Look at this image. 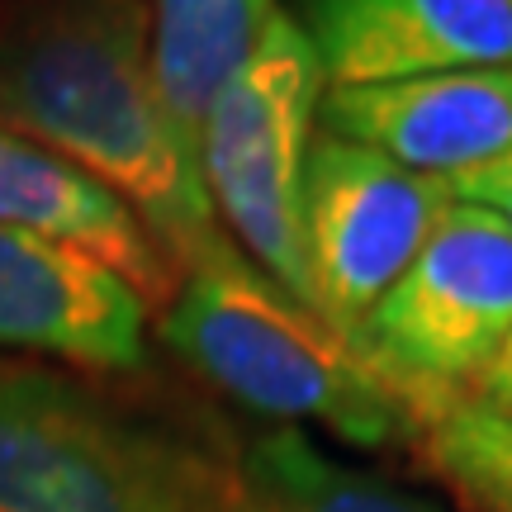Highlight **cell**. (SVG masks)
I'll use <instances>...</instances> for the list:
<instances>
[{
	"label": "cell",
	"instance_id": "1",
	"mask_svg": "<svg viewBox=\"0 0 512 512\" xmlns=\"http://www.w3.org/2000/svg\"><path fill=\"white\" fill-rule=\"evenodd\" d=\"M0 124L119 195L181 280L242 256L157 91L147 0H19L0 10Z\"/></svg>",
	"mask_w": 512,
	"mask_h": 512
},
{
	"label": "cell",
	"instance_id": "2",
	"mask_svg": "<svg viewBox=\"0 0 512 512\" xmlns=\"http://www.w3.org/2000/svg\"><path fill=\"white\" fill-rule=\"evenodd\" d=\"M162 342L219 394L280 427L318 422L366 451L403 441L389 375L247 256L185 275L162 309Z\"/></svg>",
	"mask_w": 512,
	"mask_h": 512
},
{
	"label": "cell",
	"instance_id": "3",
	"mask_svg": "<svg viewBox=\"0 0 512 512\" xmlns=\"http://www.w3.org/2000/svg\"><path fill=\"white\" fill-rule=\"evenodd\" d=\"M0 512H242V475L57 370L0 366Z\"/></svg>",
	"mask_w": 512,
	"mask_h": 512
},
{
	"label": "cell",
	"instance_id": "4",
	"mask_svg": "<svg viewBox=\"0 0 512 512\" xmlns=\"http://www.w3.org/2000/svg\"><path fill=\"white\" fill-rule=\"evenodd\" d=\"M328 72L299 15L271 19L200 128V176L223 233L285 294L313 309L304 266V166L318 138ZM318 313V309H313Z\"/></svg>",
	"mask_w": 512,
	"mask_h": 512
},
{
	"label": "cell",
	"instance_id": "5",
	"mask_svg": "<svg viewBox=\"0 0 512 512\" xmlns=\"http://www.w3.org/2000/svg\"><path fill=\"white\" fill-rule=\"evenodd\" d=\"M512 337V233L451 200L422 252L366 318L361 351L389 375L432 389H475Z\"/></svg>",
	"mask_w": 512,
	"mask_h": 512
},
{
	"label": "cell",
	"instance_id": "6",
	"mask_svg": "<svg viewBox=\"0 0 512 512\" xmlns=\"http://www.w3.org/2000/svg\"><path fill=\"white\" fill-rule=\"evenodd\" d=\"M451 204L446 181L318 128L304 166V266L313 309L361 347L375 313Z\"/></svg>",
	"mask_w": 512,
	"mask_h": 512
},
{
	"label": "cell",
	"instance_id": "7",
	"mask_svg": "<svg viewBox=\"0 0 512 512\" xmlns=\"http://www.w3.org/2000/svg\"><path fill=\"white\" fill-rule=\"evenodd\" d=\"M328 86L512 72V0H304Z\"/></svg>",
	"mask_w": 512,
	"mask_h": 512
},
{
	"label": "cell",
	"instance_id": "8",
	"mask_svg": "<svg viewBox=\"0 0 512 512\" xmlns=\"http://www.w3.org/2000/svg\"><path fill=\"white\" fill-rule=\"evenodd\" d=\"M147 304L91 256L0 228V347L76 370H138Z\"/></svg>",
	"mask_w": 512,
	"mask_h": 512
},
{
	"label": "cell",
	"instance_id": "9",
	"mask_svg": "<svg viewBox=\"0 0 512 512\" xmlns=\"http://www.w3.org/2000/svg\"><path fill=\"white\" fill-rule=\"evenodd\" d=\"M318 124L418 176L451 181L512 152V72L328 86Z\"/></svg>",
	"mask_w": 512,
	"mask_h": 512
},
{
	"label": "cell",
	"instance_id": "10",
	"mask_svg": "<svg viewBox=\"0 0 512 512\" xmlns=\"http://www.w3.org/2000/svg\"><path fill=\"white\" fill-rule=\"evenodd\" d=\"M0 228L91 256L143 299L147 313H162L181 290V271L119 195L10 124H0Z\"/></svg>",
	"mask_w": 512,
	"mask_h": 512
},
{
	"label": "cell",
	"instance_id": "11",
	"mask_svg": "<svg viewBox=\"0 0 512 512\" xmlns=\"http://www.w3.org/2000/svg\"><path fill=\"white\" fill-rule=\"evenodd\" d=\"M275 15H280L275 0H147L152 76L195 152L214 95L261 48Z\"/></svg>",
	"mask_w": 512,
	"mask_h": 512
},
{
	"label": "cell",
	"instance_id": "12",
	"mask_svg": "<svg viewBox=\"0 0 512 512\" xmlns=\"http://www.w3.org/2000/svg\"><path fill=\"white\" fill-rule=\"evenodd\" d=\"M403 408V446L456 498L460 512H512V413L475 389L389 380Z\"/></svg>",
	"mask_w": 512,
	"mask_h": 512
},
{
	"label": "cell",
	"instance_id": "13",
	"mask_svg": "<svg viewBox=\"0 0 512 512\" xmlns=\"http://www.w3.org/2000/svg\"><path fill=\"white\" fill-rule=\"evenodd\" d=\"M242 512H441L399 484L328 456L309 432L275 427L238 456Z\"/></svg>",
	"mask_w": 512,
	"mask_h": 512
},
{
	"label": "cell",
	"instance_id": "14",
	"mask_svg": "<svg viewBox=\"0 0 512 512\" xmlns=\"http://www.w3.org/2000/svg\"><path fill=\"white\" fill-rule=\"evenodd\" d=\"M446 190H451V200H460V204L489 209V214L512 233V152L498 157V162H489V166L465 171V176H451Z\"/></svg>",
	"mask_w": 512,
	"mask_h": 512
},
{
	"label": "cell",
	"instance_id": "15",
	"mask_svg": "<svg viewBox=\"0 0 512 512\" xmlns=\"http://www.w3.org/2000/svg\"><path fill=\"white\" fill-rule=\"evenodd\" d=\"M475 394L479 399H489L494 408H503V413H512V337L498 347V356L489 361V370L479 375Z\"/></svg>",
	"mask_w": 512,
	"mask_h": 512
}]
</instances>
